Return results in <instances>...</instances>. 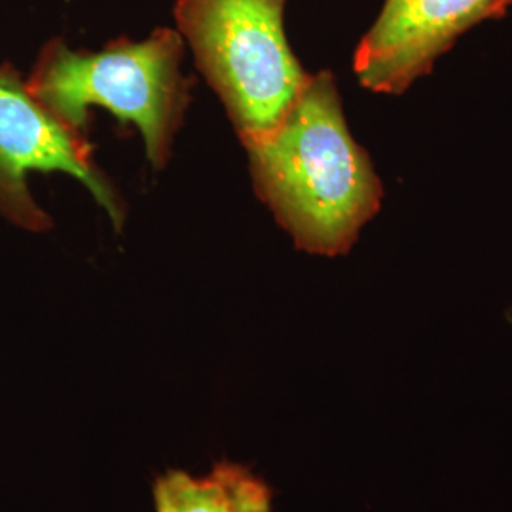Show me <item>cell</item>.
Returning <instances> with one entry per match:
<instances>
[{"mask_svg":"<svg viewBox=\"0 0 512 512\" xmlns=\"http://www.w3.org/2000/svg\"><path fill=\"white\" fill-rule=\"evenodd\" d=\"M285 0H177L179 31L243 145L277 126L311 74L287 42Z\"/></svg>","mask_w":512,"mask_h":512,"instance_id":"cell-3","label":"cell"},{"mask_svg":"<svg viewBox=\"0 0 512 512\" xmlns=\"http://www.w3.org/2000/svg\"><path fill=\"white\" fill-rule=\"evenodd\" d=\"M243 147L258 198L300 251L346 255L380 211L382 183L349 133L330 73L311 74L277 126Z\"/></svg>","mask_w":512,"mask_h":512,"instance_id":"cell-1","label":"cell"},{"mask_svg":"<svg viewBox=\"0 0 512 512\" xmlns=\"http://www.w3.org/2000/svg\"><path fill=\"white\" fill-rule=\"evenodd\" d=\"M511 6L512 0H385L355 52V74L372 92L401 95L463 33Z\"/></svg>","mask_w":512,"mask_h":512,"instance_id":"cell-5","label":"cell"},{"mask_svg":"<svg viewBox=\"0 0 512 512\" xmlns=\"http://www.w3.org/2000/svg\"><path fill=\"white\" fill-rule=\"evenodd\" d=\"M61 171L86 184L109 213L116 230L124 207L105 175L93 164L84 135L67 128L31 93L12 65L0 67V213L23 230L46 232L52 219L33 200L27 175Z\"/></svg>","mask_w":512,"mask_h":512,"instance_id":"cell-4","label":"cell"},{"mask_svg":"<svg viewBox=\"0 0 512 512\" xmlns=\"http://www.w3.org/2000/svg\"><path fill=\"white\" fill-rule=\"evenodd\" d=\"M183 38L158 29L143 42H110L97 54L74 52L52 40L38 57L27 86L67 128L86 137L88 109L99 105L141 131L147 158L162 169L190 103L181 74Z\"/></svg>","mask_w":512,"mask_h":512,"instance_id":"cell-2","label":"cell"},{"mask_svg":"<svg viewBox=\"0 0 512 512\" xmlns=\"http://www.w3.org/2000/svg\"><path fill=\"white\" fill-rule=\"evenodd\" d=\"M156 512H272L274 490L247 465L219 461L207 475L169 469L152 484Z\"/></svg>","mask_w":512,"mask_h":512,"instance_id":"cell-6","label":"cell"}]
</instances>
